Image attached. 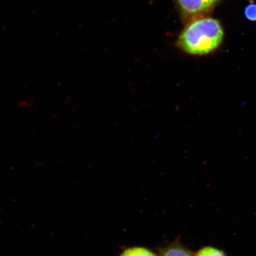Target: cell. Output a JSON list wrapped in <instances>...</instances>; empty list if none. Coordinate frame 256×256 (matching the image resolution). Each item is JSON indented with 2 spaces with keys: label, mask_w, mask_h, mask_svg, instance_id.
<instances>
[{
  "label": "cell",
  "mask_w": 256,
  "mask_h": 256,
  "mask_svg": "<svg viewBox=\"0 0 256 256\" xmlns=\"http://www.w3.org/2000/svg\"><path fill=\"white\" fill-rule=\"evenodd\" d=\"M224 38V28L218 20L200 18L184 30L178 38V46L188 54L206 56L215 52Z\"/></svg>",
  "instance_id": "6da1fadb"
},
{
  "label": "cell",
  "mask_w": 256,
  "mask_h": 256,
  "mask_svg": "<svg viewBox=\"0 0 256 256\" xmlns=\"http://www.w3.org/2000/svg\"><path fill=\"white\" fill-rule=\"evenodd\" d=\"M182 10L190 16L204 14L212 10L220 0H178Z\"/></svg>",
  "instance_id": "7a4b0ae2"
},
{
  "label": "cell",
  "mask_w": 256,
  "mask_h": 256,
  "mask_svg": "<svg viewBox=\"0 0 256 256\" xmlns=\"http://www.w3.org/2000/svg\"><path fill=\"white\" fill-rule=\"evenodd\" d=\"M159 256H194L188 248L185 246L180 242V239H176L174 242L169 245L160 248L158 250Z\"/></svg>",
  "instance_id": "3957f363"
},
{
  "label": "cell",
  "mask_w": 256,
  "mask_h": 256,
  "mask_svg": "<svg viewBox=\"0 0 256 256\" xmlns=\"http://www.w3.org/2000/svg\"><path fill=\"white\" fill-rule=\"evenodd\" d=\"M119 256H159V255L148 248L132 246L124 249Z\"/></svg>",
  "instance_id": "277c9868"
},
{
  "label": "cell",
  "mask_w": 256,
  "mask_h": 256,
  "mask_svg": "<svg viewBox=\"0 0 256 256\" xmlns=\"http://www.w3.org/2000/svg\"><path fill=\"white\" fill-rule=\"evenodd\" d=\"M194 256H227L224 250L214 246H204L195 252Z\"/></svg>",
  "instance_id": "5b68a950"
},
{
  "label": "cell",
  "mask_w": 256,
  "mask_h": 256,
  "mask_svg": "<svg viewBox=\"0 0 256 256\" xmlns=\"http://www.w3.org/2000/svg\"><path fill=\"white\" fill-rule=\"evenodd\" d=\"M246 18L252 22H256V4L250 3L245 10Z\"/></svg>",
  "instance_id": "8992f818"
}]
</instances>
